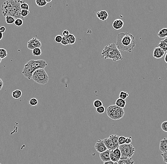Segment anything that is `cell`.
<instances>
[{
    "label": "cell",
    "instance_id": "9c48e42d",
    "mask_svg": "<svg viewBox=\"0 0 167 164\" xmlns=\"http://www.w3.org/2000/svg\"><path fill=\"white\" fill-rule=\"evenodd\" d=\"M95 147L96 151L100 153L103 152L108 149L104 142L103 140L101 139H98L96 141Z\"/></svg>",
    "mask_w": 167,
    "mask_h": 164
},
{
    "label": "cell",
    "instance_id": "83f0119b",
    "mask_svg": "<svg viewBox=\"0 0 167 164\" xmlns=\"http://www.w3.org/2000/svg\"><path fill=\"white\" fill-rule=\"evenodd\" d=\"M23 19L21 18H18L15 19V21L14 22V25L16 27H21L23 24Z\"/></svg>",
    "mask_w": 167,
    "mask_h": 164
},
{
    "label": "cell",
    "instance_id": "ba28073f",
    "mask_svg": "<svg viewBox=\"0 0 167 164\" xmlns=\"http://www.w3.org/2000/svg\"><path fill=\"white\" fill-rule=\"evenodd\" d=\"M42 44L41 41L36 38H32L30 39L27 43V48L30 50H33V49L41 47Z\"/></svg>",
    "mask_w": 167,
    "mask_h": 164
},
{
    "label": "cell",
    "instance_id": "5bb4252c",
    "mask_svg": "<svg viewBox=\"0 0 167 164\" xmlns=\"http://www.w3.org/2000/svg\"><path fill=\"white\" fill-rule=\"evenodd\" d=\"M96 16L101 21H104L107 20L109 17V14L105 10L98 11L96 13Z\"/></svg>",
    "mask_w": 167,
    "mask_h": 164
},
{
    "label": "cell",
    "instance_id": "2e32d148",
    "mask_svg": "<svg viewBox=\"0 0 167 164\" xmlns=\"http://www.w3.org/2000/svg\"><path fill=\"white\" fill-rule=\"evenodd\" d=\"M126 104V102L125 100H124L120 98H119L118 99H117L116 101V105L122 108H124L125 107Z\"/></svg>",
    "mask_w": 167,
    "mask_h": 164
},
{
    "label": "cell",
    "instance_id": "30bf717a",
    "mask_svg": "<svg viewBox=\"0 0 167 164\" xmlns=\"http://www.w3.org/2000/svg\"><path fill=\"white\" fill-rule=\"evenodd\" d=\"M165 52L160 47H155L153 50V56L155 59H160L163 57Z\"/></svg>",
    "mask_w": 167,
    "mask_h": 164
},
{
    "label": "cell",
    "instance_id": "f546056e",
    "mask_svg": "<svg viewBox=\"0 0 167 164\" xmlns=\"http://www.w3.org/2000/svg\"><path fill=\"white\" fill-rule=\"evenodd\" d=\"M93 105L96 108H97L98 107L103 106V103L101 101L99 100H96L94 101Z\"/></svg>",
    "mask_w": 167,
    "mask_h": 164
},
{
    "label": "cell",
    "instance_id": "603a6c76",
    "mask_svg": "<svg viewBox=\"0 0 167 164\" xmlns=\"http://www.w3.org/2000/svg\"><path fill=\"white\" fill-rule=\"evenodd\" d=\"M5 22L8 24H12L14 23V22L15 21V19L13 16H7L5 17Z\"/></svg>",
    "mask_w": 167,
    "mask_h": 164
},
{
    "label": "cell",
    "instance_id": "8992f818",
    "mask_svg": "<svg viewBox=\"0 0 167 164\" xmlns=\"http://www.w3.org/2000/svg\"><path fill=\"white\" fill-rule=\"evenodd\" d=\"M119 149L121 152V157L120 159L131 158L135 152V148L131 144H124L119 145Z\"/></svg>",
    "mask_w": 167,
    "mask_h": 164
},
{
    "label": "cell",
    "instance_id": "8fae6325",
    "mask_svg": "<svg viewBox=\"0 0 167 164\" xmlns=\"http://www.w3.org/2000/svg\"><path fill=\"white\" fill-rule=\"evenodd\" d=\"M103 141L107 149L110 151H113L115 149L118 148L109 138L104 139H103Z\"/></svg>",
    "mask_w": 167,
    "mask_h": 164
},
{
    "label": "cell",
    "instance_id": "52a82bcc",
    "mask_svg": "<svg viewBox=\"0 0 167 164\" xmlns=\"http://www.w3.org/2000/svg\"><path fill=\"white\" fill-rule=\"evenodd\" d=\"M26 65L29 67L31 69L35 72L36 70L39 69H45L47 65V63L43 59L39 60H33L31 59L27 62Z\"/></svg>",
    "mask_w": 167,
    "mask_h": 164
},
{
    "label": "cell",
    "instance_id": "e0dca14e",
    "mask_svg": "<svg viewBox=\"0 0 167 164\" xmlns=\"http://www.w3.org/2000/svg\"><path fill=\"white\" fill-rule=\"evenodd\" d=\"M159 38L162 39L167 37V28H163L157 34Z\"/></svg>",
    "mask_w": 167,
    "mask_h": 164
},
{
    "label": "cell",
    "instance_id": "60d3db41",
    "mask_svg": "<svg viewBox=\"0 0 167 164\" xmlns=\"http://www.w3.org/2000/svg\"><path fill=\"white\" fill-rule=\"evenodd\" d=\"M69 32L67 30H65V31H63L62 35L63 37H67L68 36V35H69Z\"/></svg>",
    "mask_w": 167,
    "mask_h": 164
},
{
    "label": "cell",
    "instance_id": "b9f144b4",
    "mask_svg": "<svg viewBox=\"0 0 167 164\" xmlns=\"http://www.w3.org/2000/svg\"><path fill=\"white\" fill-rule=\"evenodd\" d=\"M131 142H132V137H130L128 138H126L125 144H131Z\"/></svg>",
    "mask_w": 167,
    "mask_h": 164
},
{
    "label": "cell",
    "instance_id": "836d02e7",
    "mask_svg": "<svg viewBox=\"0 0 167 164\" xmlns=\"http://www.w3.org/2000/svg\"><path fill=\"white\" fill-rule=\"evenodd\" d=\"M96 113L98 114H103L105 111V108L103 106H100V107H98L96 108Z\"/></svg>",
    "mask_w": 167,
    "mask_h": 164
},
{
    "label": "cell",
    "instance_id": "3957f363",
    "mask_svg": "<svg viewBox=\"0 0 167 164\" xmlns=\"http://www.w3.org/2000/svg\"><path fill=\"white\" fill-rule=\"evenodd\" d=\"M101 57L105 59H109L114 62L123 60L121 53L115 43H112L104 47Z\"/></svg>",
    "mask_w": 167,
    "mask_h": 164
},
{
    "label": "cell",
    "instance_id": "277c9868",
    "mask_svg": "<svg viewBox=\"0 0 167 164\" xmlns=\"http://www.w3.org/2000/svg\"><path fill=\"white\" fill-rule=\"evenodd\" d=\"M125 114L124 108H122L115 105L109 106L106 109V114L112 120L116 121L120 120Z\"/></svg>",
    "mask_w": 167,
    "mask_h": 164
},
{
    "label": "cell",
    "instance_id": "7a4b0ae2",
    "mask_svg": "<svg viewBox=\"0 0 167 164\" xmlns=\"http://www.w3.org/2000/svg\"><path fill=\"white\" fill-rule=\"evenodd\" d=\"M136 44L135 37L129 32H122L117 36L116 45L120 50L131 53Z\"/></svg>",
    "mask_w": 167,
    "mask_h": 164
},
{
    "label": "cell",
    "instance_id": "c3c4849f",
    "mask_svg": "<svg viewBox=\"0 0 167 164\" xmlns=\"http://www.w3.org/2000/svg\"><path fill=\"white\" fill-rule=\"evenodd\" d=\"M45 1H46L47 3H50L51 1H52V0H45Z\"/></svg>",
    "mask_w": 167,
    "mask_h": 164
},
{
    "label": "cell",
    "instance_id": "ffe728a7",
    "mask_svg": "<svg viewBox=\"0 0 167 164\" xmlns=\"http://www.w3.org/2000/svg\"><path fill=\"white\" fill-rule=\"evenodd\" d=\"M11 95L14 99H19L22 95V92L20 90H16L12 93Z\"/></svg>",
    "mask_w": 167,
    "mask_h": 164
},
{
    "label": "cell",
    "instance_id": "ac0fdd59",
    "mask_svg": "<svg viewBox=\"0 0 167 164\" xmlns=\"http://www.w3.org/2000/svg\"><path fill=\"white\" fill-rule=\"evenodd\" d=\"M117 162L118 164H134V163L132 157L125 159H120Z\"/></svg>",
    "mask_w": 167,
    "mask_h": 164
},
{
    "label": "cell",
    "instance_id": "4316f807",
    "mask_svg": "<svg viewBox=\"0 0 167 164\" xmlns=\"http://www.w3.org/2000/svg\"><path fill=\"white\" fill-rule=\"evenodd\" d=\"M113 152L114 155L117 157V159H118L119 160H120L121 157V152L119 149V147L113 150Z\"/></svg>",
    "mask_w": 167,
    "mask_h": 164
},
{
    "label": "cell",
    "instance_id": "1f68e13d",
    "mask_svg": "<svg viewBox=\"0 0 167 164\" xmlns=\"http://www.w3.org/2000/svg\"><path fill=\"white\" fill-rule=\"evenodd\" d=\"M21 10H29V5L27 3L24 1L21 4Z\"/></svg>",
    "mask_w": 167,
    "mask_h": 164
},
{
    "label": "cell",
    "instance_id": "7dc6e473",
    "mask_svg": "<svg viewBox=\"0 0 167 164\" xmlns=\"http://www.w3.org/2000/svg\"><path fill=\"white\" fill-rule=\"evenodd\" d=\"M164 60L165 62L167 64V52L166 55H165V56Z\"/></svg>",
    "mask_w": 167,
    "mask_h": 164
},
{
    "label": "cell",
    "instance_id": "7c38bea8",
    "mask_svg": "<svg viewBox=\"0 0 167 164\" xmlns=\"http://www.w3.org/2000/svg\"><path fill=\"white\" fill-rule=\"evenodd\" d=\"M124 25V22L121 19H116L114 21L112 24L113 28L115 30H120L123 28Z\"/></svg>",
    "mask_w": 167,
    "mask_h": 164
},
{
    "label": "cell",
    "instance_id": "8d00e7d4",
    "mask_svg": "<svg viewBox=\"0 0 167 164\" xmlns=\"http://www.w3.org/2000/svg\"><path fill=\"white\" fill-rule=\"evenodd\" d=\"M162 130L165 132H167V121H164L161 125Z\"/></svg>",
    "mask_w": 167,
    "mask_h": 164
},
{
    "label": "cell",
    "instance_id": "7402d4cb",
    "mask_svg": "<svg viewBox=\"0 0 167 164\" xmlns=\"http://www.w3.org/2000/svg\"><path fill=\"white\" fill-rule=\"evenodd\" d=\"M67 39L68 40V45H70L74 44L76 41V39H75V36L73 34H70L68 35V36L67 37Z\"/></svg>",
    "mask_w": 167,
    "mask_h": 164
},
{
    "label": "cell",
    "instance_id": "e575fe53",
    "mask_svg": "<svg viewBox=\"0 0 167 164\" xmlns=\"http://www.w3.org/2000/svg\"><path fill=\"white\" fill-rule=\"evenodd\" d=\"M126 139V138H125L124 136L119 137L118 139V143L119 145L125 144Z\"/></svg>",
    "mask_w": 167,
    "mask_h": 164
},
{
    "label": "cell",
    "instance_id": "f6af8a7d",
    "mask_svg": "<svg viewBox=\"0 0 167 164\" xmlns=\"http://www.w3.org/2000/svg\"><path fill=\"white\" fill-rule=\"evenodd\" d=\"M104 164H114V162L110 160L108 161L104 162Z\"/></svg>",
    "mask_w": 167,
    "mask_h": 164
},
{
    "label": "cell",
    "instance_id": "7bdbcfd3",
    "mask_svg": "<svg viewBox=\"0 0 167 164\" xmlns=\"http://www.w3.org/2000/svg\"><path fill=\"white\" fill-rule=\"evenodd\" d=\"M6 31V28L5 27L2 26L0 27V31L2 33H4Z\"/></svg>",
    "mask_w": 167,
    "mask_h": 164
},
{
    "label": "cell",
    "instance_id": "f35d334b",
    "mask_svg": "<svg viewBox=\"0 0 167 164\" xmlns=\"http://www.w3.org/2000/svg\"><path fill=\"white\" fill-rule=\"evenodd\" d=\"M62 38L63 37L61 35H57L55 38V41L56 42V43H61L62 39Z\"/></svg>",
    "mask_w": 167,
    "mask_h": 164
},
{
    "label": "cell",
    "instance_id": "5b68a950",
    "mask_svg": "<svg viewBox=\"0 0 167 164\" xmlns=\"http://www.w3.org/2000/svg\"><path fill=\"white\" fill-rule=\"evenodd\" d=\"M34 82L39 85H44L49 81V77L45 69H39L32 75V78Z\"/></svg>",
    "mask_w": 167,
    "mask_h": 164
},
{
    "label": "cell",
    "instance_id": "d590c367",
    "mask_svg": "<svg viewBox=\"0 0 167 164\" xmlns=\"http://www.w3.org/2000/svg\"><path fill=\"white\" fill-rule=\"evenodd\" d=\"M29 13V10H21V17L23 18H24L25 17L28 16V14Z\"/></svg>",
    "mask_w": 167,
    "mask_h": 164
},
{
    "label": "cell",
    "instance_id": "d4e9b609",
    "mask_svg": "<svg viewBox=\"0 0 167 164\" xmlns=\"http://www.w3.org/2000/svg\"><path fill=\"white\" fill-rule=\"evenodd\" d=\"M8 56V53L5 49L0 48V57L1 59H5Z\"/></svg>",
    "mask_w": 167,
    "mask_h": 164
},
{
    "label": "cell",
    "instance_id": "681fc988",
    "mask_svg": "<svg viewBox=\"0 0 167 164\" xmlns=\"http://www.w3.org/2000/svg\"><path fill=\"white\" fill-rule=\"evenodd\" d=\"M164 41L165 42V43H166V44H167V37L165 38V39L164 40Z\"/></svg>",
    "mask_w": 167,
    "mask_h": 164
},
{
    "label": "cell",
    "instance_id": "4dcf8cb0",
    "mask_svg": "<svg viewBox=\"0 0 167 164\" xmlns=\"http://www.w3.org/2000/svg\"><path fill=\"white\" fill-rule=\"evenodd\" d=\"M29 104L31 106H35L38 104V100L35 98H33L29 100Z\"/></svg>",
    "mask_w": 167,
    "mask_h": 164
},
{
    "label": "cell",
    "instance_id": "74e56055",
    "mask_svg": "<svg viewBox=\"0 0 167 164\" xmlns=\"http://www.w3.org/2000/svg\"><path fill=\"white\" fill-rule=\"evenodd\" d=\"M61 43V44L63 45V46H67V45H68V40H67V37H63L62 39Z\"/></svg>",
    "mask_w": 167,
    "mask_h": 164
},
{
    "label": "cell",
    "instance_id": "db71d44e",
    "mask_svg": "<svg viewBox=\"0 0 167 164\" xmlns=\"http://www.w3.org/2000/svg\"></svg>",
    "mask_w": 167,
    "mask_h": 164
},
{
    "label": "cell",
    "instance_id": "484cf974",
    "mask_svg": "<svg viewBox=\"0 0 167 164\" xmlns=\"http://www.w3.org/2000/svg\"><path fill=\"white\" fill-rule=\"evenodd\" d=\"M35 3L37 5L40 7H44L47 3L45 0H36Z\"/></svg>",
    "mask_w": 167,
    "mask_h": 164
},
{
    "label": "cell",
    "instance_id": "f907efd6",
    "mask_svg": "<svg viewBox=\"0 0 167 164\" xmlns=\"http://www.w3.org/2000/svg\"><path fill=\"white\" fill-rule=\"evenodd\" d=\"M114 164H118L117 162H114Z\"/></svg>",
    "mask_w": 167,
    "mask_h": 164
},
{
    "label": "cell",
    "instance_id": "f1b7e54d",
    "mask_svg": "<svg viewBox=\"0 0 167 164\" xmlns=\"http://www.w3.org/2000/svg\"><path fill=\"white\" fill-rule=\"evenodd\" d=\"M129 95L128 94L127 92L122 91V92H120V95H119V97L121 98V99H124V100H126Z\"/></svg>",
    "mask_w": 167,
    "mask_h": 164
},
{
    "label": "cell",
    "instance_id": "816d5d0a",
    "mask_svg": "<svg viewBox=\"0 0 167 164\" xmlns=\"http://www.w3.org/2000/svg\"><path fill=\"white\" fill-rule=\"evenodd\" d=\"M1 60H2V59H1V57H0V63H1Z\"/></svg>",
    "mask_w": 167,
    "mask_h": 164
},
{
    "label": "cell",
    "instance_id": "d6986e66",
    "mask_svg": "<svg viewBox=\"0 0 167 164\" xmlns=\"http://www.w3.org/2000/svg\"><path fill=\"white\" fill-rule=\"evenodd\" d=\"M119 137L118 136L116 135H112L109 137L110 139H111L113 143L117 147H119V144L118 143Z\"/></svg>",
    "mask_w": 167,
    "mask_h": 164
},
{
    "label": "cell",
    "instance_id": "cb8c5ba5",
    "mask_svg": "<svg viewBox=\"0 0 167 164\" xmlns=\"http://www.w3.org/2000/svg\"><path fill=\"white\" fill-rule=\"evenodd\" d=\"M158 47H160L165 52H167V44L164 41H161L158 45Z\"/></svg>",
    "mask_w": 167,
    "mask_h": 164
},
{
    "label": "cell",
    "instance_id": "d6a6232c",
    "mask_svg": "<svg viewBox=\"0 0 167 164\" xmlns=\"http://www.w3.org/2000/svg\"><path fill=\"white\" fill-rule=\"evenodd\" d=\"M110 159H111V160L114 162H118L119 160L118 159H117V157L114 155L113 151H110Z\"/></svg>",
    "mask_w": 167,
    "mask_h": 164
},
{
    "label": "cell",
    "instance_id": "6da1fadb",
    "mask_svg": "<svg viewBox=\"0 0 167 164\" xmlns=\"http://www.w3.org/2000/svg\"><path fill=\"white\" fill-rule=\"evenodd\" d=\"M23 1L21 0H7L3 3L1 7V13L4 17L11 16L15 19H23L21 16V4Z\"/></svg>",
    "mask_w": 167,
    "mask_h": 164
},
{
    "label": "cell",
    "instance_id": "ee69618b",
    "mask_svg": "<svg viewBox=\"0 0 167 164\" xmlns=\"http://www.w3.org/2000/svg\"><path fill=\"white\" fill-rule=\"evenodd\" d=\"M3 80L0 78V90L3 88Z\"/></svg>",
    "mask_w": 167,
    "mask_h": 164
},
{
    "label": "cell",
    "instance_id": "4fadbf2b",
    "mask_svg": "<svg viewBox=\"0 0 167 164\" xmlns=\"http://www.w3.org/2000/svg\"><path fill=\"white\" fill-rule=\"evenodd\" d=\"M110 151H111L110 150L107 149L105 151L100 153V157L102 161L104 162L108 161L111 160Z\"/></svg>",
    "mask_w": 167,
    "mask_h": 164
},
{
    "label": "cell",
    "instance_id": "44dd1931",
    "mask_svg": "<svg viewBox=\"0 0 167 164\" xmlns=\"http://www.w3.org/2000/svg\"><path fill=\"white\" fill-rule=\"evenodd\" d=\"M32 54L34 57H39L42 54V51L40 47L33 49L32 51Z\"/></svg>",
    "mask_w": 167,
    "mask_h": 164
},
{
    "label": "cell",
    "instance_id": "9a60e30c",
    "mask_svg": "<svg viewBox=\"0 0 167 164\" xmlns=\"http://www.w3.org/2000/svg\"><path fill=\"white\" fill-rule=\"evenodd\" d=\"M159 149L162 153L167 151V138H165L160 141Z\"/></svg>",
    "mask_w": 167,
    "mask_h": 164
},
{
    "label": "cell",
    "instance_id": "f5cc1de1",
    "mask_svg": "<svg viewBox=\"0 0 167 164\" xmlns=\"http://www.w3.org/2000/svg\"><path fill=\"white\" fill-rule=\"evenodd\" d=\"M0 164H1V163H0Z\"/></svg>",
    "mask_w": 167,
    "mask_h": 164
},
{
    "label": "cell",
    "instance_id": "bcb514c9",
    "mask_svg": "<svg viewBox=\"0 0 167 164\" xmlns=\"http://www.w3.org/2000/svg\"><path fill=\"white\" fill-rule=\"evenodd\" d=\"M3 33L2 32L0 31V41H1V39H2L3 38Z\"/></svg>",
    "mask_w": 167,
    "mask_h": 164
},
{
    "label": "cell",
    "instance_id": "ab89813d",
    "mask_svg": "<svg viewBox=\"0 0 167 164\" xmlns=\"http://www.w3.org/2000/svg\"><path fill=\"white\" fill-rule=\"evenodd\" d=\"M161 156L162 157L163 161L167 164V151L162 153V154H161Z\"/></svg>",
    "mask_w": 167,
    "mask_h": 164
}]
</instances>
